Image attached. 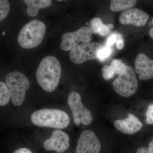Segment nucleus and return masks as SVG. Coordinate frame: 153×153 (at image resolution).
<instances>
[{"label":"nucleus","mask_w":153,"mask_h":153,"mask_svg":"<svg viewBox=\"0 0 153 153\" xmlns=\"http://www.w3.org/2000/svg\"><path fill=\"white\" fill-rule=\"evenodd\" d=\"M31 121L35 125L56 129L66 128L70 123L68 114L55 108H44L34 111L31 114Z\"/></svg>","instance_id":"f03ea898"},{"label":"nucleus","mask_w":153,"mask_h":153,"mask_svg":"<svg viewBox=\"0 0 153 153\" xmlns=\"http://www.w3.org/2000/svg\"><path fill=\"white\" fill-rule=\"evenodd\" d=\"M135 0H112L110 3V9L113 12L126 10L133 7L136 4Z\"/></svg>","instance_id":"dca6fc26"},{"label":"nucleus","mask_w":153,"mask_h":153,"mask_svg":"<svg viewBox=\"0 0 153 153\" xmlns=\"http://www.w3.org/2000/svg\"><path fill=\"white\" fill-rule=\"evenodd\" d=\"M68 106L72 112L73 121L76 126L80 123L87 126L90 124L93 120V116L89 110L82 103L81 96L76 91L69 94L67 99Z\"/></svg>","instance_id":"423d86ee"},{"label":"nucleus","mask_w":153,"mask_h":153,"mask_svg":"<svg viewBox=\"0 0 153 153\" xmlns=\"http://www.w3.org/2000/svg\"><path fill=\"white\" fill-rule=\"evenodd\" d=\"M101 144L92 131H82L79 136L76 148V153H99Z\"/></svg>","instance_id":"1a4fd4ad"},{"label":"nucleus","mask_w":153,"mask_h":153,"mask_svg":"<svg viewBox=\"0 0 153 153\" xmlns=\"http://www.w3.org/2000/svg\"><path fill=\"white\" fill-rule=\"evenodd\" d=\"M46 26L44 22L34 19L28 22L20 31L18 43L24 49H30L39 46L43 41Z\"/></svg>","instance_id":"7ed1b4c3"},{"label":"nucleus","mask_w":153,"mask_h":153,"mask_svg":"<svg viewBox=\"0 0 153 153\" xmlns=\"http://www.w3.org/2000/svg\"><path fill=\"white\" fill-rule=\"evenodd\" d=\"M146 122L148 124H153V103H151L148 106Z\"/></svg>","instance_id":"4be33fe9"},{"label":"nucleus","mask_w":153,"mask_h":153,"mask_svg":"<svg viewBox=\"0 0 153 153\" xmlns=\"http://www.w3.org/2000/svg\"><path fill=\"white\" fill-rule=\"evenodd\" d=\"M24 2L27 6V13L30 16L35 17L40 9L48 7L51 5L52 1L50 0H25Z\"/></svg>","instance_id":"4468645a"},{"label":"nucleus","mask_w":153,"mask_h":153,"mask_svg":"<svg viewBox=\"0 0 153 153\" xmlns=\"http://www.w3.org/2000/svg\"><path fill=\"white\" fill-rule=\"evenodd\" d=\"M69 137L68 134L60 130L53 131L51 137L45 140L43 147L46 150L64 152L69 146Z\"/></svg>","instance_id":"9d476101"},{"label":"nucleus","mask_w":153,"mask_h":153,"mask_svg":"<svg viewBox=\"0 0 153 153\" xmlns=\"http://www.w3.org/2000/svg\"><path fill=\"white\" fill-rule=\"evenodd\" d=\"M115 74L120 75L124 71L126 66L120 60L115 59L113 60L110 65Z\"/></svg>","instance_id":"a211bd4d"},{"label":"nucleus","mask_w":153,"mask_h":153,"mask_svg":"<svg viewBox=\"0 0 153 153\" xmlns=\"http://www.w3.org/2000/svg\"><path fill=\"white\" fill-rule=\"evenodd\" d=\"M89 28L94 34H99L101 36H106L109 31L108 25H105L99 18H94L91 21Z\"/></svg>","instance_id":"2eb2a0df"},{"label":"nucleus","mask_w":153,"mask_h":153,"mask_svg":"<svg viewBox=\"0 0 153 153\" xmlns=\"http://www.w3.org/2000/svg\"><path fill=\"white\" fill-rule=\"evenodd\" d=\"M102 48L101 44L97 42L82 43L71 49L69 58L74 64H82L97 58L98 52Z\"/></svg>","instance_id":"0eeeda50"},{"label":"nucleus","mask_w":153,"mask_h":153,"mask_svg":"<svg viewBox=\"0 0 153 153\" xmlns=\"http://www.w3.org/2000/svg\"><path fill=\"white\" fill-rule=\"evenodd\" d=\"M114 91L119 95L127 97L133 95L138 87L134 70L131 66H127L123 72L113 82Z\"/></svg>","instance_id":"39448f33"},{"label":"nucleus","mask_w":153,"mask_h":153,"mask_svg":"<svg viewBox=\"0 0 153 153\" xmlns=\"http://www.w3.org/2000/svg\"><path fill=\"white\" fill-rule=\"evenodd\" d=\"M117 36L115 34H113L110 36L107 40L105 43V47H111L116 42Z\"/></svg>","instance_id":"5701e85b"},{"label":"nucleus","mask_w":153,"mask_h":153,"mask_svg":"<svg viewBox=\"0 0 153 153\" xmlns=\"http://www.w3.org/2000/svg\"><path fill=\"white\" fill-rule=\"evenodd\" d=\"M136 153H149V149L145 147H141L138 149Z\"/></svg>","instance_id":"a878e982"},{"label":"nucleus","mask_w":153,"mask_h":153,"mask_svg":"<svg viewBox=\"0 0 153 153\" xmlns=\"http://www.w3.org/2000/svg\"><path fill=\"white\" fill-rule=\"evenodd\" d=\"M152 24L153 25V18L152 19ZM149 35L152 38H153V27L149 31Z\"/></svg>","instance_id":"cd10ccee"},{"label":"nucleus","mask_w":153,"mask_h":153,"mask_svg":"<svg viewBox=\"0 0 153 153\" xmlns=\"http://www.w3.org/2000/svg\"><path fill=\"white\" fill-rule=\"evenodd\" d=\"M61 71L60 62L56 57L52 56L44 57L36 71L38 84L47 92L54 91L60 82Z\"/></svg>","instance_id":"f257e3e1"},{"label":"nucleus","mask_w":153,"mask_h":153,"mask_svg":"<svg viewBox=\"0 0 153 153\" xmlns=\"http://www.w3.org/2000/svg\"><path fill=\"white\" fill-rule=\"evenodd\" d=\"M92 38V33L90 28L82 27L75 32L64 33L62 36L60 48L64 51H71L80 42H90Z\"/></svg>","instance_id":"6e6552de"},{"label":"nucleus","mask_w":153,"mask_h":153,"mask_svg":"<svg viewBox=\"0 0 153 153\" xmlns=\"http://www.w3.org/2000/svg\"><path fill=\"white\" fill-rule=\"evenodd\" d=\"M148 149H149V153H153V138L152 141L149 143Z\"/></svg>","instance_id":"bb28decb"},{"label":"nucleus","mask_w":153,"mask_h":153,"mask_svg":"<svg viewBox=\"0 0 153 153\" xmlns=\"http://www.w3.org/2000/svg\"><path fill=\"white\" fill-rule=\"evenodd\" d=\"M108 27H109V29H112V28H113L114 27L113 25L111 24H108Z\"/></svg>","instance_id":"c85d7f7f"},{"label":"nucleus","mask_w":153,"mask_h":153,"mask_svg":"<svg viewBox=\"0 0 153 153\" xmlns=\"http://www.w3.org/2000/svg\"><path fill=\"white\" fill-rule=\"evenodd\" d=\"M124 47V41L123 39H120L117 43V47L118 49H121Z\"/></svg>","instance_id":"393cba45"},{"label":"nucleus","mask_w":153,"mask_h":153,"mask_svg":"<svg viewBox=\"0 0 153 153\" xmlns=\"http://www.w3.org/2000/svg\"><path fill=\"white\" fill-rule=\"evenodd\" d=\"M149 18V15L144 11L136 8H131L121 13L119 17V21L122 25L142 27L146 25Z\"/></svg>","instance_id":"9b49d317"},{"label":"nucleus","mask_w":153,"mask_h":153,"mask_svg":"<svg viewBox=\"0 0 153 153\" xmlns=\"http://www.w3.org/2000/svg\"><path fill=\"white\" fill-rule=\"evenodd\" d=\"M13 153H33L30 150L27 148H21L15 151Z\"/></svg>","instance_id":"b1692460"},{"label":"nucleus","mask_w":153,"mask_h":153,"mask_svg":"<svg viewBox=\"0 0 153 153\" xmlns=\"http://www.w3.org/2000/svg\"><path fill=\"white\" fill-rule=\"evenodd\" d=\"M135 70L140 74L141 80H148L153 78V60L143 53L137 55L135 60Z\"/></svg>","instance_id":"f8f14e48"},{"label":"nucleus","mask_w":153,"mask_h":153,"mask_svg":"<svg viewBox=\"0 0 153 153\" xmlns=\"http://www.w3.org/2000/svg\"><path fill=\"white\" fill-rule=\"evenodd\" d=\"M10 5L7 0L0 1V21L1 22L7 16L10 12Z\"/></svg>","instance_id":"6ab92c4d"},{"label":"nucleus","mask_w":153,"mask_h":153,"mask_svg":"<svg viewBox=\"0 0 153 153\" xmlns=\"http://www.w3.org/2000/svg\"><path fill=\"white\" fill-rule=\"evenodd\" d=\"M102 70V76L105 80L111 79L115 75L114 71L110 66L105 65Z\"/></svg>","instance_id":"412c9836"},{"label":"nucleus","mask_w":153,"mask_h":153,"mask_svg":"<svg viewBox=\"0 0 153 153\" xmlns=\"http://www.w3.org/2000/svg\"><path fill=\"white\" fill-rule=\"evenodd\" d=\"M5 82L13 104L16 106L22 105L25 100L26 91L30 87L27 77L21 72L14 71L6 75Z\"/></svg>","instance_id":"20e7f679"},{"label":"nucleus","mask_w":153,"mask_h":153,"mask_svg":"<svg viewBox=\"0 0 153 153\" xmlns=\"http://www.w3.org/2000/svg\"><path fill=\"white\" fill-rule=\"evenodd\" d=\"M111 52L112 49L111 47H102L98 52L97 58L100 61H104L111 55Z\"/></svg>","instance_id":"aec40b11"},{"label":"nucleus","mask_w":153,"mask_h":153,"mask_svg":"<svg viewBox=\"0 0 153 153\" xmlns=\"http://www.w3.org/2000/svg\"><path fill=\"white\" fill-rule=\"evenodd\" d=\"M114 124L116 128L126 134L136 133L143 127V124L139 119L131 114H129L126 118L115 121Z\"/></svg>","instance_id":"ddd939ff"},{"label":"nucleus","mask_w":153,"mask_h":153,"mask_svg":"<svg viewBox=\"0 0 153 153\" xmlns=\"http://www.w3.org/2000/svg\"><path fill=\"white\" fill-rule=\"evenodd\" d=\"M10 99V97L6 83L0 82V105L4 106L7 104Z\"/></svg>","instance_id":"f3484780"}]
</instances>
